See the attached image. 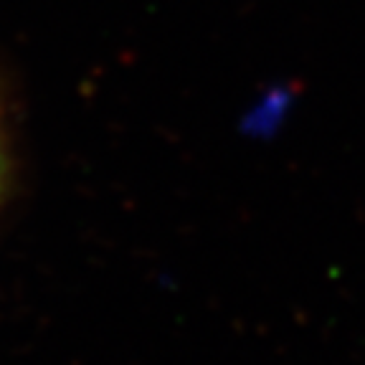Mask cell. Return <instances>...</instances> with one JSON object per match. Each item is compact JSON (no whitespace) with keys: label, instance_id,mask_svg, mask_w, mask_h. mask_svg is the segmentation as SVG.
<instances>
[{"label":"cell","instance_id":"cell-1","mask_svg":"<svg viewBox=\"0 0 365 365\" xmlns=\"http://www.w3.org/2000/svg\"><path fill=\"white\" fill-rule=\"evenodd\" d=\"M6 178H8V145H6V135H3V122H0V193L6 188Z\"/></svg>","mask_w":365,"mask_h":365}]
</instances>
